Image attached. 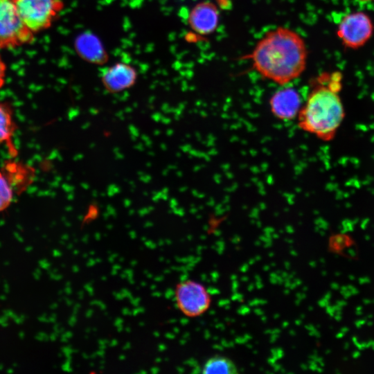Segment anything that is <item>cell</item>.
Masks as SVG:
<instances>
[{"mask_svg": "<svg viewBox=\"0 0 374 374\" xmlns=\"http://www.w3.org/2000/svg\"><path fill=\"white\" fill-rule=\"evenodd\" d=\"M203 373H235L238 372L234 362L229 358L216 355L211 357L202 366Z\"/></svg>", "mask_w": 374, "mask_h": 374, "instance_id": "obj_13", "label": "cell"}, {"mask_svg": "<svg viewBox=\"0 0 374 374\" xmlns=\"http://www.w3.org/2000/svg\"><path fill=\"white\" fill-rule=\"evenodd\" d=\"M137 79V72L126 63H116L104 69L101 80L105 89L112 93L122 92L132 87Z\"/></svg>", "mask_w": 374, "mask_h": 374, "instance_id": "obj_9", "label": "cell"}, {"mask_svg": "<svg viewBox=\"0 0 374 374\" xmlns=\"http://www.w3.org/2000/svg\"><path fill=\"white\" fill-rule=\"evenodd\" d=\"M341 89V73L320 75L297 116L299 128L321 141L332 140L345 116Z\"/></svg>", "mask_w": 374, "mask_h": 374, "instance_id": "obj_2", "label": "cell"}, {"mask_svg": "<svg viewBox=\"0 0 374 374\" xmlns=\"http://www.w3.org/2000/svg\"><path fill=\"white\" fill-rule=\"evenodd\" d=\"M26 27L34 34L48 28L62 8L60 0H15Z\"/></svg>", "mask_w": 374, "mask_h": 374, "instance_id": "obj_4", "label": "cell"}, {"mask_svg": "<svg viewBox=\"0 0 374 374\" xmlns=\"http://www.w3.org/2000/svg\"><path fill=\"white\" fill-rule=\"evenodd\" d=\"M34 35L20 17L15 0H0V49L30 44Z\"/></svg>", "mask_w": 374, "mask_h": 374, "instance_id": "obj_3", "label": "cell"}, {"mask_svg": "<svg viewBox=\"0 0 374 374\" xmlns=\"http://www.w3.org/2000/svg\"><path fill=\"white\" fill-rule=\"evenodd\" d=\"M75 48L80 57L93 64H101L107 60L102 42L91 33L84 32L75 40Z\"/></svg>", "mask_w": 374, "mask_h": 374, "instance_id": "obj_10", "label": "cell"}, {"mask_svg": "<svg viewBox=\"0 0 374 374\" xmlns=\"http://www.w3.org/2000/svg\"><path fill=\"white\" fill-rule=\"evenodd\" d=\"M302 105L299 92L291 87L283 86L274 92L269 100L271 114L282 121L297 118Z\"/></svg>", "mask_w": 374, "mask_h": 374, "instance_id": "obj_7", "label": "cell"}, {"mask_svg": "<svg viewBox=\"0 0 374 374\" xmlns=\"http://www.w3.org/2000/svg\"><path fill=\"white\" fill-rule=\"evenodd\" d=\"M217 7L211 1H203L195 5L188 15L190 28L201 35L213 33L219 24Z\"/></svg>", "mask_w": 374, "mask_h": 374, "instance_id": "obj_8", "label": "cell"}, {"mask_svg": "<svg viewBox=\"0 0 374 374\" xmlns=\"http://www.w3.org/2000/svg\"><path fill=\"white\" fill-rule=\"evenodd\" d=\"M358 1H374V0H358Z\"/></svg>", "mask_w": 374, "mask_h": 374, "instance_id": "obj_15", "label": "cell"}, {"mask_svg": "<svg viewBox=\"0 0 374 374\" xmlns=\"http://www.w3.org/2000/svg\"><path fill=\"white\" fill-rule=\"evenodd\" d=\"M374 24L370 16L362 11L346 15L339 21L337 35L344 47L356 50L372 37Z\"/></svg>", "mask_w": 374, "mask_h": 374, "instance_id": "obj_5", "label": "cell"}, {"mask_svg": "<svg viewBox=\"0 0 374 374\" xmlns=\"http://www.w3.org/2000/svg\"><path fill=\"white\" fill-rule=\"evenodd\" d=\"M246 59L262 78L285 86L305 70L308 50L297 32L279 26L267 32Z\"/></svg>", "mask_w": 374, "mask_h": 374, "instance_id": "obj_1", "label": "cell"}, {"mask_svg": "<svg viewBox=\"0 0 374 374\" xmlns=\"http://www.w3.org/2000/svg\"><path fill=\"white\" fill-rule=\"evenodd\" d=\"M7 66L0 55V89L3 87L6 82Z\"/></svg>", "mask_w": 374, "mask_h": 374, "instance_id": "obj_14", "label": "cell"}, {"mask_svg": "<svg viewBox=\"0 0 374 374\" xmlns=\"http://www.w3.org/2000/svg\"><path fill=\"white\" fill-rule=\"evenodd\" d=\"M21 190L12 171L5 164L0 169V212L11 204L15 195Z\"/></svg>", "mask_w": 374, "mask_h": 374, "instance_id": "obj_12", "label": "cell"}, {"mask_svg": "<svg viewBox=\"0 0 374 374\" xmlns=\"http://www.w3.org/2000/svg\"><path fill=\"white\" fill-rule=\"evenodd\" d=\"M17 129L12 105L8 102L0 101V145H6L12 157L17 155L13 143V136Z\"/></svg>", "mask_w": 374, "mask_h": 374, "instance_id": "obj_11", "label": "cell"}, {"mask_svg": "<svg viewBox=\"0 0 374 374\" xmlns=\"http://www.w3.org/2000/svg\"><path fill=\"white\" fill-rule=\"evenodd\" d=\"M176 305L188 317L195 318L204 314L211 304V296L206 288L194 280H185L176 285Z\"/></svg>", "mask_w": 374, "mask_h": 374, "instance_id": "obj_6", "label": "cell"}]
</instances>
